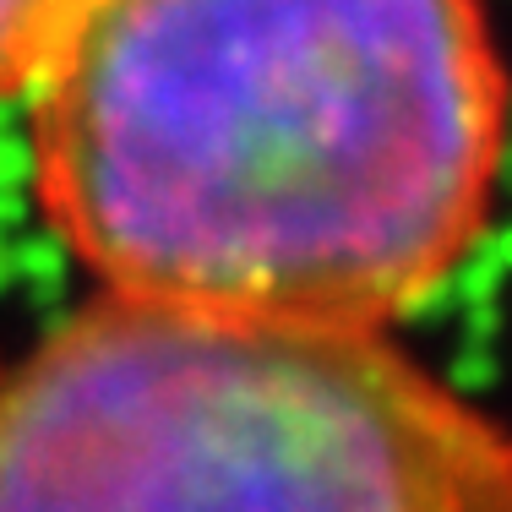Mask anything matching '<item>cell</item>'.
I'll return each mask as SVG.
<instances>
[{"label":"cell","instance_id":"cell-2","mask_svg":"<svg viewBox=\"0 0 512 512\" xmlns=\"http://www.w3.org/2000/svg\"><path fill=\"white\" fill-rule=\"evenodd\" d=\"M0 512H512V425L387 333L99 289L0 360Z\"/></svg>","mask_w":512,"mask_h":512},{"label":"cell","instance_id":"cell-1","mask_svg":"<svg viewBox=\"0 0 512 512\" xmlns=\"http://www.w3.org/2000/svg\"><path fill=\"white\" fill-rule=\"evenodd\" d=\"M485 0H93L28 88L33 202L104 295L387 333L480 246Z\"/></svg>","mask_w":512,"mask_h":512},{"label":"cell","instance_id":"cell-3","mask_svg":"<svg viewBox=\"0 0 512 512\" xmlns=\"http://www.w3.org/2000/svg\"><path fill=\"white\" fill-rule=\"evenodd\" d=\"M93 0H0V99H28Z\"/></svg>","mask_w":512,"mask_h":512}]
</instances>
